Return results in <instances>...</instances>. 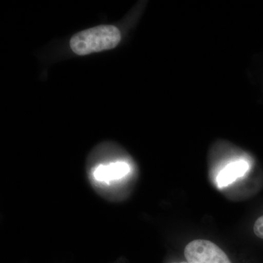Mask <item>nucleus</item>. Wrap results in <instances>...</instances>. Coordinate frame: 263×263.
Wrapping results in <instances>:
<instances>
[{"instance_id": "nucleus-4", "label": "nucleus", "mask_w": 263, "mask_h": 263, "mask_svg": "<svg viewBox=\"0 0 263 263\" xmlns=\"http://www.w3.org/2000/svg\"><path fill=\"white\" fill-rule=\"evenodd\" d=\"M251 164L245 158L230 160L219 171L216 176V183L219 188L228 186L237 179L245 176L250 170Z\"/></svg>"}, {"instance_id": "nucleus-5", "label": "nucleus", "mask_w": 263, "mask_h": 263, "mask_svg": "<svg viewBox=\"0 0 263 263\" xmlns=\"http://www.w3.org/2000/svg\"><path fill=\"white\" fill-rule=\"evenodd\" d=\"M254 232L258 238L263 239V216L259 217L254 223Z\"/></svg>"}, {"instance_id": "nucleus-1", "label": "nucleus", "mask_w": 263, "mask_h": 263, "mask_svg": "<svg viewBox=\"0 0 263 263\" xmlns=\"http://www.w3.org/2000/svg\"><path fill=\"white\" fill-rule=\"evenodd\" d=\"M121 41L120 31L111 25H100L81 31L71 38V50L79 56L110 50Z\"/></svg>"}, {"instance_id": "nucleus-6", "label": "nucleus", "mask_w": 263, "mask_h": 263, "mask_svg": "<svg viewBox=\"0 0 263 263\" xmlns=\"http://www.w3.org/2000/svg\"><path fill=\"white\" fill-rule=\"evenodd\" d=\"M181 263H188V262H181Z\"/></svg>"}, {"instance_id": "nucleus-2", "label": "nucleus", "mask_w": 263, "mask_h": 263, "mask_svg": "<svg viewBox=\"0 0 263 263\" xmlns=\"http://www.w3.org/2000/svg\"><path fill=\"white\" fill-rule=\"evenodd\" d=\"M188 263H232L226 252L210 240H194L186 246Z\"/></svg>"}, {"instance_id": "nucleus-3", "label": "nucleus", "mask_w": 263, "mask_h": 263, "mask_svg": "<svg viewBox=\"0 0 263 263\" xmlns=\"http://www.w3.org/2000/svg\"><path fill=\"white\" fill-rule=\"evenodd\" d=\"M131 171V166L124 161L100 164L91 171V180L99 187H111L124 181Z\"/></svg>"}]
</instances>
